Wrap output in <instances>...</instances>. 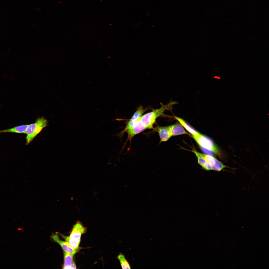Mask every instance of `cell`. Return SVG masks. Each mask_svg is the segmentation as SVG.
<instances>
[{
	"label": "cell",
	"instance_id": "cell-2",
	"mask_svg": "<svg viewBox=\"0 0 269 269\" xmlns=\"http://www.w3.org/2000/svg\"><path fill=\"white\" fill-rule=\"evenodd\" d=\"M57 249H47L29 253L17 258L0 261V266L24 265L33 267H51Z\"/></svg>",
	"mask_w": 269,
	"mask_h": 269
},
{
	"label": "cell",
	"instance_id": "cell-1",
	"mask_svg": "<svg viewBox=\"0 0 269 269\" xmlns=\"http://www.w3.org/2000/svg\"><path fill=\"white\" fill-rule=\"evenodd\" d=\"M95 242L87 233L78 235L70 244L56 250L53 269H76L85 258L95 251Z\"/></svg>",
	"mask_w": 269,
	"mask_h": 269
},
{
	"label": "cell",
	"instance_id": "cell-4",
	"mask_svg": "<svg viewBox=\"0 0 269 269\" xmlns=\"http://www.w3.org/2000/svg\"><path fill=\"white\" fill-rule=\"evenodd\" d=\"M260 238L264 240H269V226L267 227Z\"/></svg>",
	"mask_w": 269,
	"mask_h": 269
},
{
	"label": "cell",
	"instance_id": "cell-3",
	"mask_svg": "<svg viewBox=\"0 0 269 269\" xmlns=\"http://www.w3.org/2000/svg\"><path fill=\"white\" fill-rule=\"evenodd\" d=\"M250 263L255 269H269V250L264 255L253 260Z\"/></svg>",
	"mask_w": 269,
	"mask_h": 269
}]
</instances>
